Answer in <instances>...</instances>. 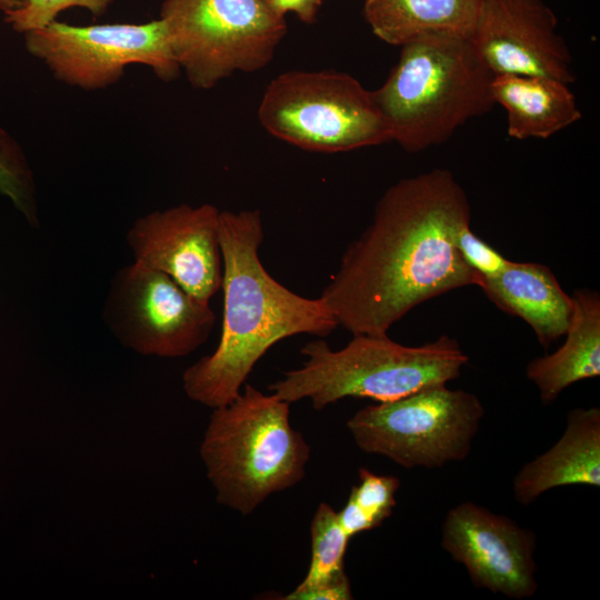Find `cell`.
Returning <instances> with one entry per match:
<instances>
[{
	"mask_svg": "<svg viewBox=\"0 0 600 600\" xmlns=\"http://www.w3.org/2000/svg\"><path fill=\"white\" fill-rule=\"evenodd\" d=\"M471 221L468 197L446 169L403 178L377 201L370 224L343 252L320 298L352 334H387L414 307L478 276L456 248Z\"/></svg>",
	"mask_w": 600,
	"mask_h": 600,
	"instance_id": "6da1fadb",
	"label": "cell"
},
{
	"mask_svg": "<svg viewBox=\"0 0 600 600\" xmlns=\"http://www.w3.org/2000/svg\"><path fill=\"white\" fill-rule=\"evenodd\" d=\"M263 238L259 210L220 211L221 336L216 350L182 374L187 396L212 409L236 398L278 341L300 333L326 337L339 327L320 297L299 296L269 274L259 258Z\"/></svg>",
	"mask_w": 600,
	"mask_h": 600,
	"instance_id": "7a4b0ae2",
	"label": "cell"
},
{
	"mask_svg": "<svg viewBox=\"0 0 600 600\" xmlns=\"http://www.w3.org/2000/svg\"><path fill=\"white\" fill-rule=\"evenodd\" d=\"M400 48L398 62L372 94L392 141L406 151L443 143L468 120L496 106L493 74L469 39L430 34Z\"/></svg>",
	"mask_w": 600,
	"mask_h": 600,
	"instance_id": "3957f363",
	"label": "cell"
},
{
	"mask_svg": "<svg viewBox=\"0 0 600 600\" xmlns=\"http://www.w3.org/2000/svg\"><path fill=\"white\" fill-rule=\"evenodd\" d=\"M301 353L302 366L284 372L269 390L289 403L309 399L316 410L348 397L386 402L447 384L469 361L459 342L446 334L409 347L387 334L360 333L342 349L332 350L319 339L306 343Z\"/></svg>",
	"mask_w": 600,
	"mask_h": 600,
	"instance_id": "277c9868",
	"label": "cell"
},
{
	"mask_svg": "<svg viewBox=\"0 0 600 600\" xmlns=\"http://www.w3.org/2000/svg\"><path fill=\"white\" fill-rule=\"evenodd\" d=\"M289 406L244 383L213 408L200 454L220 504L248 516L303 479L310 447L291 426Z\"/></svg>",
	"mask_w": 600,
	"mask_h": 600,
	"instance_id": "5b68a950",
	"label": "cell"
},
{
	"mask_svg": "<svg viewBox=\"0 0 600 600\" xmlns=\"http://www.w3.org/2000/svg\"><path fill=\"white\" fill-rule=\"evenodd\" d=\"M258 118L271 136L316 152H346L392 141L372 91L334 70L288 71L268 84Z\"/></svg>",
	"mask_w": 600,
	"mask_h": 600,
	"instance_id": "8992f818",
	"label": "cell"
},
{
	"mask_svg": "<svg viewBox=\"0 0 600 600\" xmlns=\"http://www.w3.org/2000/svg\"><path fill=\"white\" fill-rule=\"evenodd\" d=\"M160 20L191 87L266 68L287 32L267 0H164Z\"/></svg>",
	"mask_w": 600,
	"mask_h": 600,
	"instance_id": "52a82bcc",
	"label": "cell"
},
{
	"mask_svg": "<svg viewBox=\"0 0 600 600\" xmlns=\"http://www.w3.org/2000/svg\"><path fill=\"white\" fill-rule=\"evenodd\" d=\"M483 414L474 393L439 384L367 406L347 427L366 453L407 469H433L469 456Z\"/></svg>",
	"mask_w": 600,
	"mask_h": 600,
	"instance_id": "ba28073f",
	"label": "cell"
},
{
	"mask_svg": "<svg viewBox=\"0 0 600 600\" xmlns=\"http://www.w3.org/2000/svg\"><path fill=\"white\" fill-rule=\"evenodd\" d=\"M27 51L60 82L83 90L116 84L129 64L149 67L160 80L178 78L162 20L146 23L71 26L53 21L23 33Z\"/></svg>",
	"mask_w": 600,
	"mask_h": 600,
	"instance_id": "9c48e42d",
	"label": "cell"
},
{
	"mask_svg": "<svg viewBox=\"0 0 600 600\" xmlns=\"http://www.w3.org/2000/svg\"><path fill=\"white\" fill-rule=\"evenodd\" d=\"M103 319L126 347L144 356L183 357L208 339L216 314L168 274L133 262L112 278Z\"/></svg>",
	"mask_w": 600,
	"mask_h": 600,
	"instance_id": "30bf717a",
	"label": "cell"
},
{
	"mask_svg": "<svg viewBox=\"0 0 600 600\" xmlns=\"http://www.w3.org/2000/svg\"><path fill=\"white\" fill-rule=\"evenodd\" d=\"M441 546L474 587L512 599L536 594V533L513 519L466 501L446 514Z\"/></svg>",
	"mask_w": 600,
	"mask_h": 600,
	"instance_id": "8fae6325",
	"label": "cell"
},
{
	"mask_svg": "<svg viewBox=\"0 0 600 600\" xmlns=\"http://www.w3.org/2000/svg\"><path fill=\"white\" fill-rule=\"evenodd\" d=\"M219 217L213 204L182 203L138 218L126 239L136 262L168 274L209 302L222 282Z\"/></svg>",
	"mask_w": 600,
	"mask_h": 600,
	"instance_id": "7c38bea8",
	"label": "cell"
},
{
	"mask_svg": "<svg viewBox=\"0 0 600 600\" xmlns=\"http://www.w3.org/2000/svg\"><path fill=\"white\" fill-rule=\"evenodd\" d=\"M469 41L493 76L576 80L558 18L544 0H481Z\"/></svg>",
	"mask_w": 600,
	"mask_h": 600,
	"instance_id": "4fadbf2b",
	"label": "cell"
},
{
	"mask_svg": "<svg viewBox=\"0 0 600 600\" xmlns=\"http://www.w3.org/2000/svg\"><path fill=\"white\" fill-rule=\"evenodd\" d=\"M566 486H600V409L574 408L559 440L524 463L512 481L513 497L522 506L549 490Z\"/></svg>",
	"mask_w": 600,
	"mask_h": 600,
	"instance_id": "5bb4252c",
	"label": "cell"
},
{
	"mask_svg": "<svg viewBox=\"0 0 600 600\" xmlns=\"http://www.w3.org/2000/svg\"><path fill=\"white\" fill-rule=\"evenodd\" d=\"M476 286L500 310L526 321L543 348L567 332L572 297L547 266L510 260L499 274L478 278Z\"/></svg>",
	"mask_w": 600,
	"mask_h": 600,
	"instance_id": "9a60e30c",
	"label": "cell"
},
{
	"mask_svg": "<svg viewBox=\"0 0 600 600\" xmlns=\"http://www.w3.org/2000/svg\"><path fill=\"white\" fill-rule=\"evenodd\" d=\"M569 86L539 76H493L491 92L494 103L506 110L508 136L548 139L578 122L582 114Z\"/></svg>",
	"mask_w": 600,
	"mask_h": 600,
	"instance_id": "2e32d148",
	"label": "cell"
},
{
	"mask_svg": "<svg viewBox=\"0 0 600 600\" xmlns=\"http://www.w3.org/2000/svg\"><path fill=\"white\" fill-rule=\"evenodd\" d=\"M573 312L563 344L531 360L526 373L540 400L551 404L571 384L600 374V296L591 289L573 292Z\"/></svg>",
	"mask_w": 600,
	"mask_h": 600,
	"instance_id": "e0dca14e",
	"label": "cell"
},
{
	"mask_svg": "<svg viewBox=\"0 0 600 600\" xmlns=\"http://www.w3.org/2000/svg\"><path fill=\"white\" fill-rule=\"evenodd\" d=\"M481 0H363V17L381 41L401 47L430 34L469 39Z\"/></svg>",
	"mask_w": 600,
	"mask_h": 600,
	"instance_id": "ac0fdd59",
	"label": "cell"
},
{
	"mask_svg": "<svg viewBox=\"0 0 600 600\" xmlns=\"http://www.w3.org/2000/svg\"><path fill=\"white\" fill-rule=\"evenodd\" d=\"M311 561L308 572L289 594H296L348 578L344 556L350 537L341 527L338 512L320 503L310 523Z\"/></svg>",
	"mask_w": 600,
	"mask_h": 600,
	"instance_id": "d6986e66",
	"label": "cell"
},
{
	"mask_svg": "<svg viewBox=\"0 0 600 600\" xmlns=\"http://www.w3.org/2000/svg\"><path fill=\"white\" fill-rule=\"evenodd\" d=\"M400 479L359 469V483L351 488L338 519L344 532L353 536L372 530L388 519L397 504Z\"/></svg>",
	"mask_w": 600,
	"mask_h": 600,
	"instance_id": "ffe728a7",
	"label": "cell"
},
{
	"mask_svg": "<svg viewBox=\"0 0 600 600\" xmlns=\"http://www.w3.org/2000/svg\"><path fill=\"white\" fill-rule=\"evenodd\" d=\"M0 196L10 200L30 226L39 223L36 181L22 147L0 127Z\"/></svg>",
	"mask_w": 600,
	"mask_h": 600,
	"instance_id": "44dd1931",
	"label": "cell"
},
{
	"mask_svg": "<svg viewBox=\"0 0 600 600\" xmlns=\"http://www.w3.org/2000/svg\"><path fill=\"white\" fill-rule=\"evenodd\" d=\"M112 2L113 0H21L18 8L4 12V21L14 31L26 33L47 27L66 9L79 7L94 17H100Z\"/></svg>",
	"mask_w": 600,
	"mask_h": 600,
	"instance_id": "7402d4cb",
	"label": "cell"
},
{
	"mask_svg": "<svg viewBox=\"0 0 600 600\" xmlns=\"http://www.w3.org/2000/svg\"><path fill=\"white\" fill-rule=\"evenodd\" d=\"M454 241L459 256L478 278H490L499 274L510 261L477 236L471 230L470 222L459 228Z\"/></svg>",
	"mask_w": 600,
	"mask_h": 600,
	"instance_id": "603a6c76",
	"label": "cell"
},
{
	"mask_svg": "<svg viewBox=\"0 0 600 600\" xmlns=\"http://www.w3.org/2000/svg\"><path fill=\"white\" fill-rule=\"evenodd\" d=\"M270 8L280 17L293 13L304 23H313L322 0H267Z\"/></svg>",
	"mask_w": 600,
	"mask_h": 600,
	"instance_id": "cb8c5ba5",
	"label": "cell"
},
{
	"mask_svg": "<svg viewBox=\"0 0 600 600\" xmlns=\"http://www.w3.org/2000/svg\"><path fill=\"white\" fill-rule=\"evenodd\" d=\"M352 598L349 578L297 594L288 593L283 597L284 600H350Z\"/></svg>",
	"mask_w": 600,
	"mask_h": 600,
	"instance_id": "d4e9b609",
	"label": "cell"
},
{
	"mask_svg": "<svg viewBox=\"0 0 600 600\" xmlns=\"http://www.w3.org/2000/svg\"><path fill=\"white\" fill-rule=\"evenodd\" d=\"M21 4V0H0V10L7 12L13 10Z\"/></svg>",
	"mask_w": 600,
	"mask_h": 600,
	"instance_id": "484cf974",
	"label": "cell"
}]
</instances>
